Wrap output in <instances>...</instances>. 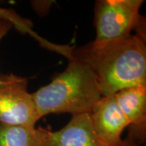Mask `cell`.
Instances as JSON below:
<instances>
[{"mask_svg": "<svg viewBox=\"0 0 146 146\" xmlns=\"http://www.w3.org/2000/svg\"><path fill=\"white\" fill-rule=\"evenodd\" d=\"M71 55L87 63L97 78L102 97L128 87L146 85L145 34L94 46L90 43Z\"/></svg>", "mask_w": 146, "mask_h": 146, "instance_id": "obj_1", "label": "cell"}, {"mask_svg": "<svg viewBox=\"0 0 146 146\" xmlns=\"http://www.w3.org/2000/svg\"><path fill=\"white\" fill-rule=\"evenodd\" d=\"M66 68L31 94L39 118L50 114H90L102 98L97 78L87 63L72 55Z\"/></svg>", "mask_w": 146, "mask_h": 146, "instance_id": "obj_2", "label": "cell"}, {"mask_svg": "<svg viewBox=\"0 0 146 146\" xmlns=\"http://www.w3.org/2000/svg\"><path fill=\"white\" fill-rule=\"evenodd\" d=\"M143 0H98L95 3L96 36L91 44L99 46L131 35L145 20L139 14Z\"/></svg>", "mask_w": 146, "mask_h": 146, "instance_id": "obj_3", "label": "cell"}, {"mask_svg": "<svg viewBox=\"0 0 146 146\" xmlns=\"http://www.w3.org/2000/svg\"><path fill=\"white\" fill-rule=\"evenodd\" d=\"M0 83V126L35 127L39 116L26 78L10 73L1 74Z\"/></svg>", "mask_w": 146, "mask_h": 146, "instance_id": "obj_4", "label": "cell"}, {"mask_svg": "<svg viewBox=\"0 0 146 146\" xmlns=\"http://www.w3.org/2000/svg\"><path fill=\"white\" fill-rule=\"evenodd\" d=\"M97 136L104 146H114L122 140L129 122L120 110L114 95L102 97L90 113Z\"/></svg>", "mask_w": 146, "mask_h": 146, "instance_id": "obj_5", "label": "cell"}, {"mask_svg": "<svg viewBox=\"0 0 146 146\" xmlns=\"http://www.w3.org/2000/svg\"><path fill=\"white\" fill-rule=\"evenodd\" d=\"M118 107L129 122L128 136L138 143L146 139V85L122 89L114 95Z\"/></svg>", "mask_w": 146, "mask_h": 146, "instance_id": "obj_6", "label": "cell"}, {"mask_svg": "<svg viewBox=\"0 0 146 146\" xmlns=\"http://www.w3.org/2000/svg\"><path fill=\"white\" fill-rule=\"evenodd\" d=\"M47 146H104L97 136L90 114L72 116L57 131L47 130Z\"/></svg>", "mask_w": 146, "mask_h": 146, "instance_id": "obj_7", "label": "cell"}, {"mask_svg": "<svg viewBox=\"0 0 146 146\" xmlns=\"http://www.w3.org/2000/svg\"><path fill=\"white\" fill-rule=\"evenodd\" d=\"M0 146H47V130L29 126L1 125Z\"/></svg>", "mask_w": 146, "mask_h": 146, "instance_id": "obj_8", "label": "cell"}, {"mask_svg": "<svg viewBox=\"0 0 146 146\" xmlns=\"http://www.w3.org/2000/svg\"><path fill=\"white\" fill-rule=\"evenodd\" d=\"M0 21L9 22L13 27L23 33H32L31 22L21 18L18 14L12 10L0 8Z\"/></svg>", "mask_w": 146, "mask_h": 146, "instance_id": "obj_9", "label": "cell"}, {"mask_svg": "<svg viewBox=\"0 0 146 146\" xmlns=\"http://www.w3.org/2000/svg\"><path fill=\"white\" fill-rule=\"evenodd\" d=\"M12 27L13 25L9 22L0 21V41L8 34ZM1 81H2V78H1V74H0V83H1Z\"/></svg>", "mask_w": 146, "mask_h": 146, "instance_id": "obj_10", "label": "cell"}, {"mask_svg": "<svg viewBox=\"0 0 146 146\" xmlns=\"http://www.w3.org/2000/svg\"><path fill=\"white\" fill-rule=\"evenodd\" d=\"M114 146H141L135 140L133 139L131 137L127 136L125 139H122L120 141Z\"/></svg>", "mask_w": 146, "mask_h": 146, "instance_id": "obj_11", "label": "cell"}]
</instances>
